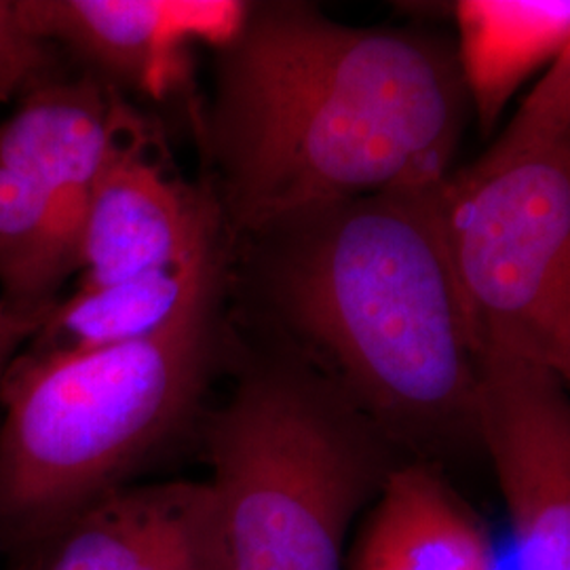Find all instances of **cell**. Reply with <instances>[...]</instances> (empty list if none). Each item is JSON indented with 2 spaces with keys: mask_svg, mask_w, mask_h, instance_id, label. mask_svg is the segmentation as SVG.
<instances>
[{
  "mask_svg": "<svg viewBox=\"0 0 570 570\" xmlns=\"http://www.w3.org/2000/svg\"><path fill=\"white\" fill-rule=\"evenodd\" d=\"M469 117L446 35L351 26L303 0L252 2L216 53L197 122L226 242L317 205L444 183Z\"/></svg>",
  "mask_w": 570,
  "mask_h": 570,
  "instance_id": "obj_1",
  "label": "cell"
},
{
  "mask_svg": "<svg viewBox=\"0 0 570 570\" xmlns=\"http://www.w3.org/2000/svg\"><path fill=\"white\" fill-rule=\"evenodd\" d=\"M442 184L317 205L228 244L275 345L324 374L412 461L480 449V345Z\"/></svg>",
  "mask_w": 570,
  "mask_h": 570,
  "instance_id": "obj_2",
  "label": "cell"
},
{
  "mask_svg": "<svg viewBox=\"0 0 570 570\" xmlns=\"http://www.w3.org/2000/svg\"><path fill=\"white\" fill-rule=\"evenodd\" d=\"M230 263V261H228ZM225 273L161 334L18 355L0 385V522L63 532L195 414L223 348Z\"/></svg>",
  "mask_w": 570,
  "mask_h": 570,
  "instance_id": "obj_3",
  "label": "cell"
},
{
  "mask_svg": "<svg viewBox=\"0 0 570 570\" xmlns=\"http://www.w3.org/2000/svg\"><path fill=\"white\" fill-rule=\"evenodd\" d=\"M207 450L230 570H343L355 518L412 461L275 343L245 364Z\"/></svg>",
  "mask_w": 570,
  "mask_h": 570,
  "instance_id": "obj_4",
  "label": "cell"
},
{
  "mask_svg": "<svg viewBox=\"0 0 570 570\" xmlns=\"http://www.w3.org/2000/svg\"><path fill=\"white\" fill-rule=\"evenodd\" d=\"M442 214L480 353L524 357L570 391V142L454 169Z\"/></svg>",
  "mask_w": 570,
  "mask_h": 570,
  "instance_id": "obj_5",
  "label": "cell"
},
{
  "mask_svg": "<svg viewBox=\"0 0 570 570\" xmlns=\"http://www.w3.org/2000/svg\"><path fill=\"white\" fill-rule=\"evenodd\" d=\"M480 449L510 518L515 570H570V391L534 362L480 353Z\"/></svg>",
  "mask_w": 570,
  "mask_h": 570,
  "instance_id": "obj_6",
  "label": "cell"
},
{
  "mask_svg": "<svg viewBox=\"0 0 570 570\" xmlns=\"http://www.w3.org/2000/svg\"><path fill=\"white\" fill-rule=\"evenodd\" d=\"M28 32L66 49L121 96L167 100L190 82L199 47L225 49L252 2L237 0H16Z\"/></svg>",
  "mask_w": 570,
  "mask_h": 570,
  "instance_id": "obj_7",
  "label": "cell"
},
{
  "mask_svg": "<svg viewBox=\"0 0 570 570\" xmlns=\"http://www.w3.org/2000/svg\"><path fill=\"white\" fill-rule=\"evenodd\" d=\"M225 235L209 186L184 183L153 153L131 106L98 183L82 230L79 285H104L190 261Z\"/></svg>",
  "mask_w": 570,
  "mask_h": 570,
  "instance_id": "obj_8",
  "label": "cell"
},
{
  "mask_svg": "<svg viewBox=\"0 0 570 570\" xmlns=\"http://www.w3.org/2000/svg\"><path fill=\"white\" fill-rule=\"evenodd\" d=\"M47 570H230L209 482L122 487L61 532Z\"/></svg>",
  "mask_w": 570,
  "mask_h": 570,
  "instance_id": "obj_9",
  "label": "cell"
},
{
  "mask_svg": "<svg viewBox=\"0 0 570 570\" xmlns=\"http://www.w3.org/2000/svg\"><path fill=\"white\" fill-rule=\"evenodd\" d=\"M348 570H499L482 518L438 465L389 475L348 553Z\"/></svg>",
  "mask_w": 570,
  "mask_h": 570,
  "instance_id": "obj_10",
  "label": "cell"
},
{
  "mask_svg": "<svg viewBox=\"0 0 570 570\" xmlns=\"http://www.w3.org/2000/svg\"><path fill=\"white\" fill-rule=\"evenodd\" d=\"M226 235L183 265L104 285H77L58 301L35 338V351H96L153 338L174 326L228 266Z\"/></svg>",
  "mask_w": 570,
  "mask_h": 570,
  "instance_id": "obj_11",
  "label": "cell"
},
{
  "mask_svg": "<svg viewBox=\"0 0 570 570\" xmlns=\"http://www.w3.org/2000/svg\"><path fill=\"white\" fill-rule=\"evenodd\" d=\"M452 16L469 108L490 134L518 91L570 41V0H461Z\"/></svg>",
  "mask_w": 570,
  "mask_h": 570,
  "instance_id": "obj_12",
  "label": "cell"
},
{
  "mask_svg": "<svg viewBox=\"0 0 570 570\" xmlns=\"http://www.w3.org/2000/svg\"><path fill=\"white\" fill-rule=\"evenodd\" d=\"M560 142H570V41L484 155L508 157Z\"/></svg>",
  "mask_w": 570,
  "mask_h": 570,
  "instance_id": "obj_13",
  "label": "cell"
},
{
  "mask_svg": "<svg viewBox=\"0 0 570 570\" xmlns=\"http://www.w3.org/2000/svg\"><path fill=\"white\" fill-rule=\"evenodd\" d=\"M58 72V47L21 23L16 0H0V104L28 94Z\"/></svg>",
  "mask_w": 570,
  "mask_h": 570,
  "instance_id": "obj_14",
  "label": "cell"
},
{
  "mask_svg": "<svg viewBox=\"0 0 570 570\" xmlns=\"http://www.w3.org/2000/svg\"><path fill=\"white\" fill-rule=\"evenodd\" d=\"M42 322L45 317L26 315L7 305L0 306V385L11 362L18 357L20 346L39 332Z\"/></svg>",
  "mask_w": 570,
  "mask_h": 570,
  "instance_id": "obj_15",
  "label": "cell"
},
{
  "mask_svg": "<svg viewBox=\"0 0 570 570\" xmlns=\"http://www.w3.org/2000/svg\"><path fill=\"white\" fill-rule=\"evenodd\" d=\"M4 305V303H2V298H0V306Z\"/></svg>",
  "mask_w": 570,
  "mask_h": 570,
  "instance_id": "obj_16",
  "label": "cell"
}]
</instances>
